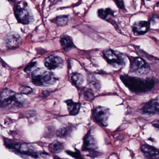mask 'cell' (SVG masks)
Returning a JSON list of instances; mask_svg holds the SVG:
<instances>
[{"label": "cell", "mask_w": 159, "mask_h": 159, "mask_svg": "<svg viewBox=\"0 0 159 159\" xmlns=\"http://www.w3.org/2000/svg\"><path fill=\"white\" fill-rule=\"evenodd\" d=\"M141 152L147 159H159V151L155 148L148 145L141 146Z\"/></svg>", "instance_id": "13"}, {"label": "cell", "mask_w": 159, "mask_h": 159, "mask_svg": "<svg viewBox=\"0 0 159 159\" xmlns=\"http://www.w3.org/2000/svg\"><path fill=\"white\" fill-rule=\"evenodd\" d=\"M68 153L70 156H72L75 158H81L82 157L81 156L79 152H73L68 151L67 152Z\"/></svg>", "instance_id": "26"}, {"label": "cell", "mask_w": 159, "mask_h": 159, "mask_svg": "<svg viewBox=\"0 0 159 159\" xmlns=\"http://www.w3.org/2000/svg\"><path fill=\"white\" fill-rule=\"evenodd\" d=\"M15 15L18 22L24 25L28 24L33 19L32 15L27 6L22 2L16 7Z\"/></svg>", "instance_id": "5"}, {"label": "cell", "mask_w": 159, "mask_h": 159, "mask_svg": "<svg viewBox=\"0 0 159 159\" xmlns=\"http://www.w3.org/2000/svg\"><path fill=\"white\" fill-rule=\"evenodd\" d=\"M93 116L98 124L102 126H107L110 116L109 109L106 107H96L93 111Z\"/></svg>", "instance_id": "6"}, {"label": "cell", "mask_w": 159, "mask_h": 159, "mask_svg": "<svg viewBox=\"0 0 159 159\" xmlns=\"http://www.w3.org/2000/svg\"><path fill=\"white\" fill-rule=\"evenodd\" d=\"M64 145L57 140L53 142L49 146V149L51 152L58 153L61 152L64 150Z\"/></svg>", "instance_id": "17"}, {"label": "cell", "mask_w": 159, "mask_h": 159, "mask_svg": "<svg viewBox=\"0 0 159 159\" xmlns=\"http://www.w3.org/2000/svg\"><path fill=\"white\" fill-rule=\"evenodd\" d=\"M72 129L71 125H63L58 129L57 135L60 138L67 137L71 133Z\"/></svg>", "instance_id": "18"}, {"label": "cell", "mask_w": 159, "mask_h": 159, "mask_svg": "<svg viewBox=\"0 0 159 159\" xmlns=\"http://www.w3.org/2000/svg\"><path fill=\"white\" fill-rule=\"evenodd\" d=\"M19 92L23 94H28L32 92V89L29 86H22L19 89Z\"/></svg>", "instance_id": "23"}, {"label": "cell", "mask_w": 159, "mask_h": 159, "mask_svg": "<svg viewBox=\"0 0 159 159\" xmlns=\"http://www.w3.org/2000/svg\"><path fill=\"white\" fill-rule=\"evenodd\" d=\"M130 72L138 75H146L149 72L150 68L147 62L139 57L130 58Z\"/></svg>", "instance_id": "4"}, {"label": "cell", "mask_w": 159, "mask_h": 159, "mask_svg": "<svg viewBox=\"0 0 159 159\" xmlns=\"http://www.w3.org/2000/svg\"><path fill=\"white\" fill-rule=\"evenodd\" d=\"M5 43L8 48L14 49L21 44L22 39L19 34L16 32H10L5 37Z\"/></svg>", "instance_id": "9"}, {"label": "cell", "mask_w": 159, "mask_h": 159, "mask_svg": "<svg viewBox=\"0 0 159 159\" xmlns=\"http://www.w3.org/2000/svg\"><path fill=\"white\" fill-rule=\"evenodd\" d=\"M83 149L84 150L93 152H95L97 150V143L90 132L87 133L84 137Z\"/></svg>", "instance_id": "11"}, {"label": "cell", "mask_w": 159, "mask_h": 159, "mask_svg": "<svg viewBox=\"0 0 159 159\" xmlns=\"http://www.w3.org/2000/svg\"><path fill=\"white\" fill-rule=\"evenodd\" d=\"M36 62H32V63H30L29 65L27 66L26 67L25 69V70L26 72L29 73L31 71V70L32 68L36 66Z\"/></svg>", "instance_id": "25"}, {"label": "cell", "mask_w": 159, "mask_h": 159, "mask_svg": "<svg viewBox=\"0 0 159 159\" xmlns=\"http://www.w3.org/2000/svg\"><path fill=\"white\" fill-rule=\"evenodd\" d=\"M32 83L36 86H48L55 83V76L51 71L45 70L43 68L37 69L31 74Z\"/></svg>", "instance_id": "3"}, {"label": "cell", "mask_w": 159, "mask_h": 159, "mask_svg": "<svg viewBox=\"0 0 159 159\" xmlns=\"http://www.w3.org/2000/svg\"><path fill=\"white\" fill-rule=\"evenodd\" d=\"M0 102L2 107H21L25 103V99L21 95L10 89H5L1 93Z\"/></svg>", "instance_id": "2"}, {"label": "cell", "mask_w": 159, "mask_h": 159, "mask_svg": "<svg viewBox=\"0 0 159 159\" xmlns=\"http://www.w3.org/2000/svg\"><path fill=\"white\" fill-rule=\"evenodd\" d=\"M60 43L63 49L66 52H69L73 48H75L72 39L68 36H65L61 38Z\"/></svg>", "instance_id": "16"}, {"label": "cell", "mask_w": 159, "mask_h": 159, "mask_svg": "<svg viewBox=\"0 0 159 159\" xmlns=\"http://www.w3.org/2000/svg\"><path fill=\"white\" fill-rule=\"evenodd\" d=\"M150 23L147 21L136 22L133 25V31L137 36L144 35L148 31Z\"/></svg>", "instance_id": "14"}, {"label": "cell", "mask_w": 159, "mask_h": 159, "mask_svg": "<svg viewBox=\"0 0 159 159\" xmlns=\"http://www.w3.org/2000/svg\"><path fill=\"white\" fill-rule=\"evenodd\" d=\"M68 17L67 16H58L56 19V23L60 26L66 25L67 24Z\"/></svg>", "instance_id": "22"}, {"label": "cell", "mask_w": 159, "mask_h": 159, "mask_svg": "<svg viewBox=\"0 0 159 159\" xmlns=\"http://www.w3.org/2000/svg\"><path fill=\"white\" fill-rule=\"evenodd\" d=\"M67 106L68 110L70 115H76L80 109L81 105L80 103L73 102L71 99H69L66 101Z\"/></svg>", "instance_id": "15"}, {"label": "cell", "mask_w": 159, "mask_h": 159, "mask_svg": "<svg viewBox=\"0 0 159 159\" xmlns=\"http://www.w3.org/2000/svg\"><path fill=\"white\" fill-rule=\"evenodd\" d=\"M141 110L146 114H159V102L154 99L151 100L144 104Z\"/></svg>", "instance_id": "12"}, {"label": "cell", "mask_w": 159, "mask_h": 159, "mask_svg": "<svg viewBox=\"0 0 159 159\" xmlns=\"http://www.w3.org/2000/svg\"><path fill=\"white\" fill-rule=\"evenodd\" d=\"M114 2L118 8H120L121 10L124 9L125 6L123 0H114Z\"/></svg>", "instance_id": "24"}, {"label": "cell", "mask_w": 159, "mask_h": 159, "mask_svg": "<svg viewBox=\"0 0 159 159\" xmlns=\"http://www.w3.org/2000/svg\"><path fill=\"white\" fill-rule=\"evenodd\" d=\"M120 79L125 86L134 93H146L150 91L155 85V81L150 78L143 79L128 75H122Z\"/></svg>", "instance_id": "1"}, {"label": "cell", "mask_w": 159, "mask_h": 159, "mask_svg": "<svg viewBox=\"0 0 159 159\" xmlns=\"http://www.w3.org/2000/svg\"><path fill=\"white\" fill-rule=\"evenodd\" d=\"M89 84L91 90L94 92H98L100 88L99 82L94 78H92L89 80Z\"/></svg>", "instance_id": "21"}, {"label": "cell", "mask_w": 159, "mask_h": 159, "mask_svg": "<svg viewBox=\"0 0 159 159\" xmlns=\"http://www.w3.org/2000/svg\"><path fill=\"white\" fill-rule=\"evenodd\" d=\"M64 64V60L61 57L54 55L48 57L44 62L45 67L51 70L61 68L63 67Z\"/></svg>", "instance_id": "8"}, {"label": "cell", "mask_w": 159, "mask_h": 159, "mask_svg": "<svg viewBox=\"0 0 159 159\" xmlns=\"http://www.w3.org/2000/svg\"><path fill=\"white\" fill-rule=\"evenodd\" d=\"M103 55L107 62L114 66H120L125 65V61L121 56L113 50L109 49L104 51Z\"/></svg>", "instance_id": "7"}, {"label": "cell", "mask_w": 159, "mask_h": 159, "mask_svg": "<svg viewBox=\"0 0 159 159\" xmlns=\"http://www.w3.org/2000/svg\"><path fill=\"white\" fill-rule=\"evenodd\" d=\"M72 83L77 86H80L84 81V76L80 73H75L72 75L71 78Z\"/></svg>", "instance_id": "19"}, {"label": "cell", "mask_w": 159, "mask_h": 159, "mask_svg": "<svg viewBox=\"0 0 159 159\" xmlns=\"http://www.w3.org/2000/svg\"><path fill=\"white\" fill-rule=\"evenodd\" d=\"M17 151L26 155L33 156L34 158H39V156L41 155L39 152H38L36 148L30 144H22L17 145L15 147Z\"/></svg>", "instance_id": "10"}, {"label": "cell", "mask_w": 159, "mask_h": 159, "mask_svg": "<svg viewBox=\"0 0 159 159\" xmlns=\"http://www.w3.org/2000/svg\"><path fill=\"white\" fill-rule=\"evenodd\" d=\"M98 15L103 19H106L109 16L114 15V11L110 9H100L98 11Z\"/></svg>", "instance_id": "20"}, {"label": "cell", "mask_w": 159, "mask_h": 159, "mask_svg": "<svg viewBox=\"0 0 159 159\" xmlns=\"http://www.w3.org/2000/svg\"><path fill=\"white\" fill-rule=\"evenodd\" d=\"M153 125L155 128L159 129V120L157 121L154 122V123L153 124Z\"/></svg>", "instance_id": "27"}]
</instances>
